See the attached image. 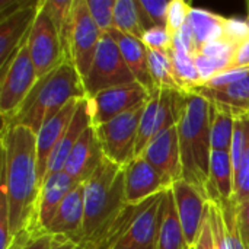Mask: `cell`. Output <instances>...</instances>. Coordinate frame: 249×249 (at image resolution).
<instances>
[{"label":"cell","mask_w":249,"mask_h":249,"mask_svg":"<svg viewBox=\"0 0 249 249\" xmlns=\"http://www.w3.org/2000/svg\"><path fill=\"white\" fill-rule=\"evenodd\" d=\"M36 160V134L23 125H1V196L7 201L10 235L44 233L36 209L41 191Z\"/></svg>","instance_id":"cell-1"},{"label":"cell","mask_w":249,"mask_h":249,"mask_svg":"<svg viewBox=\"0 0 249 249\" xmlns=\"http://www.w3.org/2000/svg\"><path fill=\"white\" fill-rule=\"evenodd\" d=\"M77 98H86L83 82L73 63L64 61L38 79L18 111L1 117V125H23L36 134L47 121Z\"/></svg>","instance_id":"cell-2"},{"label":"cell","mask_w":249,"mask_h":249,"mask_svg":"<svg viewBox=\"0 0 249 249\" xmlns=\"http://www.w3.org/2000/svg\"><path fill=\"white\" fill-rule=\"evenodd\" d=\"M177 127L179 136L182 179L197 187L206 196L213 153L210 102L194 92H188L187 104Z\"/></svg>","instance_id":"cell-3"},{"label":"cell","mask_w":249,"mask_h":249,"mask_svg":"<svg viewBox=\"0 0 249 249\" xmlns=\"http://www.w3.org/2000/svg\"><path fill=\"white\" fill-rule=\"evenodd\" d=\"M0 114L9 117L18 111L39 79L29 54L28 36L0 69Z\"/></svg>","instance_id":"cell-4"},{"label":"cell","mask_w":249,"mask_h":249,"mask_svg":"<svg viewBox=\"0 0 249 249\" xmlns=\"http://www.w3.org/2000/svg\"><path fill=\"white\" fill-rule=\"evenodd\" d=\"M146 102L95 127L104 156L123 168L136 158L139 125Z\"/></svg>","instance_id":"cell-5"},{"label":"cell","mask_w":249,"mask_h":249,"mask_svg":"<svg viewBox=\"0 0 249 249\" xmlns=\"http://www.w3.org/2000/svg\"><path fill=\"white\" fill-rule=\"evenodd\" d=\"M82 82L86 98L114 86L136 82L117 42L108 34L102 36L90 70Z\"/></svg>","instance_id":"cell-6"},{"label":"cell","mask_w":249,"mask_h":249,"mask_svg":"<svg viewBox=\"0 0 249 249\" xmlns=\"http://www.w3.org/2000/svg\"><path fill=\"white\" fill-rule=\"evenodd\" d=\"M104 34L93 20L88 0H74L70 32V61L83 80L90 70Z\"/></svg>","instance_id":"cell-7"},{"label":"cell","mask_w":249,"mask_h":249,"mask_svg":"<svg viewBox=\"0 0 249 249\" xmlns=\"http://www.w3.org/2000/svg\"><path fill=\"white\" fill-rule=\"evenodd\" d=\"M28 48L38 77L48 74L66 61L60 35L44 9L42 0L39 1L36 18L28 35Z\"/></svg>","instance_id":"cell-8"},{"label":"cell","mask_w":249,"mask_h":249,"mask_svg":"<svg viewBox=\"0 0 249 249\" xmlns=\"http://www.w3.org/2000/svg\"><path fill=\"white\" fill-rule=\"evenodd\" d=\"M150 92L140 83H127L105 89L89 99L93 127L111 121L112 118L144 104Z\"/></svg>","instance_id":"cell-9"},{"label":"cell","mask_w":249,"mask_h":249,"mask_svg":"<svg viewBox=\"0 0 249 249\" xmlns=\"http://www.w3.org/2000/svg\"><path fill=\"white\" fill-rule=\"evenodd\" d=\"M168 191V190H166ZM165 191V193H166ZM165 193H160L139 204L125 235L114 247L134 249H155L163 213Z\"/></svg>","instance_id":"cell-10"},{"label":"cell","mask_w":249,"mask_h":249,"mask_svg":"<svg viewBox=\"0 0 249 249\" xmlns=\"http://www.w3.org/2000/svg\"><path fill=\"white\" fill-rule=\"evenodd\" d=\"M124 185L127 204H140L166 190L172 184L165 179L143 156H136L124 166Z\"/></svg>","instance_id":"cell-11"},{"label":"cell","mask_w":249,"mask_h":249,"mask_svg":"<svg viewBox=\"0 0 249 249\" xmlns=\"http://www.w3.org/2000/svg\"><path fill=\"white\" fill-rule=\"evenodd\" d=\"M172 193L175 197L178 217L185 235V241L190 248L196 247L201 226L206 216L207 198L206 196L193 184L185 179H179L172 185Z\"/></svg>","instance_id":"cell-12"},{"label":"cell","mask_w":249,"mask_h":249,"mask_svg":"<svg viewBox=\"0 0 249 249\" xmlns=\"http://www.w3.org/2000/svg\"><path fill=\"white\" fill-rule=\"evenodd\" d=\"M140 156H143L172 185L182 179L178 127H172L156 136Z\"/></svg>","instance_id":"cell-13"},{"label":"cell","mask_w":249,"mask_h":249,"mask_svg":"<svg viewBox=\"0 0 249 249\" xmlns=\"http://www.w3.org/2000/svg\"><path fill=\"white\" fill-rule=\"evenodd\" d=\"M39 1H31L16 12L0 18V69L18 51L36 18Z\"/></svg>","instance_id":"cell-14"},{"label":"cell","mask_w":249,"mask_h":249,"mask_svg":"<svg viewBox=\"0 0 249 249\" xmlns=\"http://www.w3.org/2000/svg\"><path fill=\"white\" fill-rule=\"evenodd\" d=\"M104 159L105 156L102 153L96 130L93 125H90L73 147L63 171L76 182L85 184L101 166Z\"/></svg>","instance_id":"cell-15"},{"label":"cell","mask_w":249,"mask_h":249,"mask_svg":"<svg viewBox=\"0 0 249 249\" xmlns=\"http://www.w3.org/2000/svg\"><path fill=\"white\" fill-rule=\"evenodd\" d=\"M82 98L70 101L58 114H55L50 121H47L42 128L36 133V160H38V178L42 185L45 175H47V168H48V160L57 147L58 142L61 140L64 131L67 130L69 124L71 123L79 101Z\"/></svg>","instance_id":"cell-16"},{"label":"cell","mask_w":249,"mask_h":249,"mask_svg":"<svg viewBox=\"0 0 249 249\" xmlns=\"http://www.w3.org/2000/svg\"><path fill=\"white\" fill-rule=\"evenodd\" d=\"M83 220H85V185L79 184L63 200L45 232L51 236L76 242V239L82 232Z\"/></svg>","instance_id":"cell-17"},{"label":"cell","mask_w":249,"mask_h":249,"mask_svg":"<svg viewBox=\"0 0 249 249\" xmlns=\"http://www.w3.org/2000/svg\"><path fill=\"white\" fill-rule=\"evenodd\" d=\"M77 185L79 182H76L64 171L53 174L44 179L41 185V191L38 197V209H36V223L41 232L47 231L48 225L51 223L63 200Z\"/></svg>","instance_id":"cell-18"},{"label":"cell","mask_w":249,"mask_h":249,"mask_svg":"<svg viewBox=\"0 0 249 249\" xmlns=\"http://www.w3.org/2000/svg\"><path fill=\"white\" fill-rule=\"evenodd\" d=\"M93 125L92 123V112H90V104L88 98H82L79 101L76 114L71 120V123L69 124L67 130L64 131L61 140L58 142L57 147L54 149L50 160H48V168H47V177L61 172L64 169L66 160L70 156L73 147L76 146V143L79 142V139L82 137V134L90 127Z\"/></svg>","instance_id":"cell-19"},{"label":"cell","mask_w":249,"mask_h":249,"mask_svg":"<svg viewBox=\"0 0 249 249\" xmlns=\"http://www.w3.org/2000/svg\"><path fill=\"white\" fill-rule=\"evenodd\" d=\"M118 45L128 69L131 70L134 79L137 83H140L142 86H144L150 93L156 89L155 80L150 74V69H149V53L146 45L137 39L133 38L130 35H125L117 29H111L109 32H107Z\"/></svg>","instance_id":"cell-20"},{"label":"cell","mask_w":249,"mask_h":249,"mask_svg":"<svg viewBox=\"0 0 249 249\" xmlns=\"http://www.w3.org/2000/svg\"><path fill=\"white\" fill-rule=\"evenodd\" d=\"M235 175L229 152H213L210 159L206 198L217 206L231 203L233 198Z\"/></svg>","instance_id":"cell-21"},{"label":"cell","mask_w":249,"mask_h":249,"mask_svg":"<svg viewBox=\"0 0 249 249\" xmlns=\"http://www.w3.org/2000/svg\"><path fill=\"white\" fill-rule=\"evenodd\" d=\"M214 105L232 109L235 114H249V73L244 77L217 88L198 86L191 90Z\"/></svg>","instance_id":"cell-22"},{"label":"cell","mask_w":249,"mask_h":249,"mask_svg":"<svg viewBox=\"0 0 249 249\" xmlns=\"http://www.w3.org/2000/svg\"><path fill=\"white\" fill-rule=\"evenodd\" d=\"M155 249H190L178 217L175 197L169 188L163 198V213Z\"/></svg>","instance_id":"cell-23"},{"label":"cell","mask_w":249,"mask_h":249,"mask_svg":"<svg viewBox=\"0 0 249 249\" xmlns=\"http://www.w3.org/2000/svg\"><path fill=\"white\" fill-rule=\"evenodd\" d=\"M226 20H228V18L213 13L210 10L193 7L187 22L193 32L196 53H198L203 45L223 38Z\"/></svg>","instance_id":"cell-24"},{"label":"cell","mask_w":249,"mask_h":249,"mask_svg":"<svg viewBox=\"0 0 249 249\" xmlns=\"http://www.w3.org/2000/svg\"><path fill=\"white\" fill-rule=\"evenodd\" d=\"M168 54L172 63L174 73L185 92H191L203 85V80L196 67L194 57L182 44L172 39V45Z\"/></svg>","instance_id":"cell-25"},{"label":"cell","mask_w":249,"mask_h":249,"mask_svg":"<svg viewBox=\"0 0 249 249\" xmlns=\"http://www.w3.org/2000/svg\"><path fill=\"white\" fill-rule=\"evenodd\" d=\"M235 112L210 102V134L213 152H229L233 137Z\"/></svg>","instance_id":"cell-26"},{"label":"cell","mask_w":249,"mask_h":249,"mask_svg":"<svg viewBox=\"0 0 249 249\" xmlns=\"http://www.w3.org/2000/svg\"><path fill=\"white\" fill-rule=\"evenodd\" d=\"M114 29L142 41L146 31L142 25L137 0H117L114 9Z\"/></svg>","instance_id":"cell-27"},{"label":"cell","mask_w":249,"mask_h":249,"mask_svg":"<svg viewBox=\"0 0 249 249\" xmlns=\"http://www.w3.org/2000/svg\"><path fill=\"white\" fill-rule=\"evenodd\" d=\"M147 53H149V69H150V74L155 80L156 88L185 92L174 73L169 54L152 51V50H147Z\"/></svg>","instance_id":"cell-28"},{"label":"cell","mask_w":249,"mask_h":249,"mask_svg":"<svg viewBox=\"0 0 249 249\" xmlns=\"http://www.w3.org/2000/svg\"><path fill=\"white\" fill-rule=\"evenodd\" d=\"M142 25L144 31H149L152 28H166L168 26V0H159V1H146V0H137Z\"/></svg>","instance_id":"cell-29"},{"label":"cell","mask_w":249,"mask_h":249,"mask_svg":"<svg viewBox=\"0 0 249 249\" xmlns=\"http://www.w3.org/2000/svg\"><path fill=\"white\" fill-rule=\"evenodd\" d=\"M115 3L117 0H88L89 12L104 35L114 28Z\"/></svg>","instance_id":"cell-30"},{"label":"cell","mask_w":249,"mask_h":249,"mask_svg":"<svg viewBox=\"0 0 249 249\" xmlns=\"http://www.w3.org/2000/svg\"><path fill=\"white\" fill-rule=\"evenodd\" d=\"M235 206H241L249 201V146L241 160V165L235 174L233 198Z\"/></svg>","instance_id":"cell-31"},{"label":"cell","mask_w":249,"mask_h":249,"mask_svg":"<svg viewBox=\"0 0 249 249\" xmlns=\"http://www.w3.org/2000/svg\"><path fill=\"white\" fill-rule=\"evenodd\" d=\"M193 10L191 3H187L184 0H171L168 7V32L171 36L177 35L181 28L188 20V16Z\"/></svg>","instance_id":"cell-32"},{"label":"cell","mask_w":249,"mask_h":249,"mask_svg":"<svg viewBox=\"0 0 249 249\" xmlns=\"http://www.w3.org/2000/svg\"><path fill=\"white\" fill-rule=\"evenodd\" d=\"M206 210H207V216H209V222H210V228H212V233H213L216 249H231L228 236H226L225 222H223L222 212H220L219 206L214 204V203L207 201Z\"/></svg>","instance_id":"cell-33"},{"label":"cell","mask_w":249,"mask_h":249,"mask_svg":"<svg viewBox=\"0 0 249 249\" xmlns=\"http://www.w3.org/2000/svg\"><path fill=\"white\" fill-rule=\"evenodd\" d=\"M142 42L146 45L147 50L159 51V53H169L172 45V36L169 35L166 28H152L144 32Z\"/></svg>","instance_id":"cell-34"},{"label":"cell","mask_w":249,"mask_h":249,"mask_svg":"<svg viewBox=\"0 0 249 249\" xmlns=\"http://www.w3.org/2000/svg\"><path fill=\"white\" fill-rule=\"evenodd\" d=\"M223 38L231 41L235 45L244 44L247 39H249V23L248 20L236 19V18H228L226 26H225V34Z\"/></svg>","instance_id":"cell-35"},{"label":"cell","mask_w":249,"mask_h":249,"mask_svg":"<svg viewBox=\"0 0 249 249\" xmlns=\"http://www.w3.org/2000/svg\"><path fill=\"white\" fill-rule=\"evenodd\" d=\"M238 212V226L245 249H249V201L245 204L236 206Z\"/></svg>","instance_id":"cell-36"},{"label":"cell","mask_w":249,"mask_h":249,"mask_svg":"<svg viewBox=\"0 0 249 249\" xmlns=\"http://www.w3.org/2000/svg\"><path fill=\"white\" fill-rule=\"evenodd\" d=\"M196 249H216L214 247V239H213V233H212V228H210V222H209V216H207V210H206V216H204V222L201 226V232L198 236V241L196 244Z\"/></svg>","instance_id":"cell-37"},{"label":"cell","mask_w":249,"mask_h":249,"mask_svg":"<svg viewBox=\"0 0 249 249\" xmlns=\"http://www.w3.org/2000/svg\"><path fill=\"white\" fill-rule=\"evenodd\" d=\"M53 247H54V236L44 232V233L34 235L20 249H53Z\"/></svg>","instance_id":"cell-38"},{"label":"cell","mask_w":249,"mask_h":249,"mask_svg":"<svg viewBox=\"0 0 249 249\" xmlns=\"http://www.w3.org/2000/svg\"><path fill=\"white\" fill-rule=\"evenodd\" d=\"M233 69H249V39L238 47Z\"/></svg>","instance_id":"cell-39"},{"label":"cell","mask_w":249,"mask_h":249,"mask_svg":"<svg viewBox=\"0 0 249 249\" xmlns=\"http://www.w3.org/2000/svg\"><path fill=\"white\" fill-rule=\"evenodd\" d=\"M53 249H88L82 244H76L73 241H67V239H61V238H55L54 236V247Z\"/></svg>","instance_id":"cell-40"},{"label":"cell","mask_w":249,"mask_h":249,"mask_svg":"<svg viewBox=\"0 0 249 249\" xmlns=\"http://www.w3.org/2000/svg\"><path fill=\"white\" fill-rule=\"evenodd\" d=\"M114 249H134V248H120V247H117V248Z\"/></svg>","instance_id":"cell-41"},{"label":"cell","mask_w":249,"mask_h":249,"mask_svg":"<svg viewBox=\"0 0 249 249\" xmlns=\"http://www.w3.org/2000/svg\"><path fill=\"white\" fill-rule=\"evenodd\" d=\"M248 23H249V1H248Z\"/></svg>","instance_id":"cell-42"},{"label":"cell","mask_w":249,"mask_h":249,"mask_svg":"<svg viewBox=\"0 0 249 249\" xmlns=\"http://www.w3.org/2000/svg\"><path fill=\"white\" fill-rule=\"evenodd\" d=\"M190 249H196V248H194V247H193V248H190Z\"/></svg>","instance_id":"cell-43"}]
</instances>
